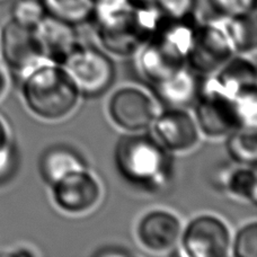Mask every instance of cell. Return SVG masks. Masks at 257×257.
<instances>
[{
  "label": "cell",
  "instance_id": "cell-7",
  "mask_svg": "<svg viewBox=\"0 0 257 257\" xmlns=\"http://www.w3.org/2000/svg\"><path fill=\"white\" fill-rule=\"evenodd\" d=\"M232 233L222 218L202 213L183 226L180 245L189 257H224L230 254Z\"/></svg>",
  "mask_w": 257,
  "mask_h": 257
},
{
  "label": "cell",
  "instance_id": "cell-22",
  "mask_svg": "<svg viewBox=\"0 0 257 257\" xmlns=\"http://www.w3.org/2000/svg\"><path fill=\"white\" fill-rule=\"evenodd\" d=\"M230 254L235 257H257V222H247L231 238Z\"/></svg>",
  "mask_w": 257,
  "mask_h": 257
},
{
  "label": "cell",
  "instance_id": "cell-26",
  "mask_svg": "<svg viewBox=\"0 0 257 257\" xmlns=\"http://www.w3.org/2000/svg\"><path fill=\"white\" fill-rule=\"evenodd\" d=\"M114 249L111 248H107L109 249V251L107 250H98V251H95L94 255L96 256H112V255H130L128 251H123V249H121L120 247H113Z\"/></svg>",
  "mask_w": 257,
  "mask_h": 257
},
{
  "label": "cell",
  "instance_id": "cell-31",
  "mask_svg": "<svg viewBox=\"0 0 257 257\" xmlns=\"http://www.w3.org/2000/svg\"><path fill=\"white\" fill-rule=\"evenodd\" d=\"M40 2H41V0H40Z\"/></svg>",
  "mask_w": 257,
  "mask_h": 257
},
{
  "label": "cell",
  "instance_id": "cell-29",
  "mask_svg": "<svg viewBox=\"0 0 257 257\" xmlns=\"http://www.w3.org/2000/svg\"><path fill=\"white\" fill-rule=\"evenodd\" d=\"M8 2H11V0H0V5L5 4V3H8Z\"/></svg>",
  "mask_w": 257,
  "mask_h": 257
},
{
  "label": "cell",
  "instance_id": "cell-27",
  "mask_svg": "<svg viewBox=\"0 0 257 257\" xmlns=\"http://www.w3.org/2000/svg\"><path fill=\"white\" fill-rule=\"evenodd\" d=\"M7 85H8V81H7V77L5 75V72L0 69V98L3 97L5 91L7 89Z\"/></svg>",
  "mask_w": 257,
  "mask_h": 257
},
{
  "label": "cell",
  "instance_id": "cell-2",
  "mask_svg": "<svg viewBox=\"0 0 257 257\" xmlns=\"http://www.w3.org/2000/svg\"><path fill=\"white\" fill-rule=\"evenodd\" d=\"M162 20L148 0H103L94 5L88 24L104 51L130 58L136 57Z\"/></svg>",
  "mask_w": 257,
  "mask_h": 257
},
{
  "label": "cell",
  "instance_id": "cell-16",
  "mask_svg": "<svg viewBox=\"0 0 257 257\" xmlns=\"http://www.w3.org/2000/svg\"><path fill=\"white\" fill-rule=\"evenodd\" d=\"M84 158L75 149L64 145H56L45 149L39 160L41 178L49 186L70 172L85 168Z\"/></svg>",
  "mask_w": 257,
  "mask_h": 257
},
{
  "label": "cell",
  "instance_id": "cell-10",
  "mask_svg": "<svg viewBox=\"0 0 257 257\" xmlns=\"http://www.w3.org/2000/svg\"><path fill=\"white\" fill-rule=\"evenodd\" d=\"M52 200L67 214L88 213L99 203L102 185L88 168H79L61 177L51 186Z\"/></svg>",
  "mask_w": 257,
  "mask_h": 257
},
{
  "label": "cell",
  "instance_id": "cell-17",
  "mask_svg": "<svg viewBox=\"0 0 257 257\" xmlns=\"http://www.w3.org/2000/svg\"><path fill=\"white\" fill-rule=\"evenodd\" d=\"M217 21L222 27L235 54L248 56L255 51L257 45L255 13L237 16H219Z\"/></svg>",
  "mask_w": 257,
  "mask_h": 257
},
{
  "label": "cell",
  "instance_id": "cell-11",
  "mask_svg": "<svg viewBox=\"0 0 257 257\" xmlns=\"http://www.w3.org/2000/svg\"><path fill=\"white\" fill-rule=\"evenodd\" d=\"M150 128L151 135L171 154L194 149L202 137L194 115L185 107H165L159 111Z\"/></svg>",
  "mask_w": 257,
  "mask_h": 257
},
{
  "label": "cell",
  "instance_id": "cell-18",
  "mask_svg": "<svg viewBox=\"0 0 257 257\" xmlns=\"http://www.w3.org/2000/svg\"><path fill=\"white\" fill-rule=\"evenodd\" d=\"M221 187L229 196L256 205L257 176L255 166L237 165L221 176Z\"/></svg>",
  "mask_w": 257,
  "mask_h": 257
},
{
  "label": "cell",
  "instance_id": "cell-20",
  "mask_svg": "<svg viewBox=\"0 0 257 257\" xmlns=\"http://www.w3.org/2000/svg\"><path fill=\"white\" fill-rule=\"evenodd\" d=\"M226 150L237 165L255 166L257 163V128H238L226 137Z\"/></svg>",
  "mask_w": 257,
  "mask_h": 257
},
{
  "label": "cell",
  "instance_id": "cell-1",
  "mask_svg": "<svg viewBox=\"0 0 257 257\" xmlns=\"http://www.w3.org/2000/svg\"><path fill=\"white\" fill-rule=\"evenodd\" d=\"M202 136L221 139L238 128H257L256 64L235 54L218 71L203 77L193 104Z\"/></svg>",
  "mask_w": 257,
  "mask_h": 257
},
{
  "label": "cell",
  "instance_id": "cell-28",
  "mask_svg": "<svg viewBox=\"0 0 257 257\" xmlns=\"http://www.w3.org/2000/svg\"><path fill=\"white\" fill-rule=\"evenodd\" d=\"M100 2H103V0H91V3H93V6L95 4H97V3H100ZM94 8V7H93Z\"/></svg>",
  "mask_w": 257,
  "mask_h": 257
},
{
  "label": "cell",
  "instance_id": "cell-3",
  "mask_svg": "<svg viewBox=\"0 0 257 257\" xmlns=\"http://www.w3.org/2000/svg\"><path fill=\"white\" fill-rule=\"evenodd\" d=\"M197 23L195 16L163 17L154 34L136 54L138 69L150 86L167 79L187 66Z\"/></svg>",
  "mask_w": 257,
  "mask_h": 257
},
{
  "label": "cell",
  "instance_id": "cell-4",
  "mask_svg": "<svg viewBox=\"0 0 257 257\" xmlns=\"http://www.w3.org/2000/svg\"><path fill=\"white\" fill-rule=\"evenodd\" d=\"M21 79L26 107L42 121L63 120L75 111L82 97L75 80L61 64L43 61Z\"/></svg>",
  "mask_w": 257,
  "mask_h": 257
},
{
  "label": "cell",
  "instance_id": "cell-25",
  "mask_svg": "<svg viewBox=\"0 0 257 257\" xmlns=\"http://www.w3.org/2000/svg\"><path fill=\"white\" fill-rule=\"evenodd\" d=\"M219 16L246 15L256 12V0H209Z\"/></svg>",
  "mask_w": 257,
  "mask_h": 257
},
{
  "label": "cell",
  "instance_id": "cell-24",
  "mask_svg": "<svg viewBox=\"0 0 257 257\" xmlns=\"http://www.w3.org/2000/svg\"><path fill=\"white\" fill-rule=\"evenodd\" d=\"M165 18H187L195 16L197 0H151Z\"/></svg>",
  "mask_w": 257,
  "mask_h": 257
},
{
  "label": "cell",
  "instance_id": "cell-13",
  "mask_svg": "<svg viewBox=\"0 0 257 257\" xmlns=\"http://www.w3.org/2000/svg\"><path fill=\"white\" fill-rule=\"evenodd\" d=\"M182 230V220L175 213L164 209H155L140 218L136 235L145 249L155 254H164L178 247Z\"/></svg>",
  "mask_w": 257,
  "mask_h": 257
},
{
  "label": "cell",
  "instance_id": "cell-6",
  "mask_svg": "<svg viewBox=\"0 0 257 257\" xmlns=\"http://www.w3.org/2000/svg\"><path fill=\"white\" fill-rule=\"evenodd\" d=\"M62 66L75 80L82 97L95 98L111 88L116 69L111 54L80 42Z\"/></svg>",
  "mask_w": 257,
  "mask_h": 257
},
{
  "label": "cell",
  "instance_id": "cell-12",
  "mask_svg": "<svg viewBox=\"0 0 257 257\" xmlns=\"http://www.w3.org/2000/svg\"><path fill=\"white\" fill-rule=\"evenodd\" d=\"M0 51L7 68L18 77L25 76L41 62V53L33 29L9 21L0 34Z\"/></svg>",
  "mask_w": 257,
  "mask_h": 257
},
{
  "label": "cell",
  "instance_id": "cell-30",
  "mask_svg": "<svg viewBox=\"0 0 257 257\" xmlns=\"http://www.w3.org/2000/svg\"><path fill=\"white\" fill-rule=\"evenodd\" d=\"M148 2H151V0H148Z\"/></svg>",
  "mask_w": 257,
  "mask_h": 257
},
{
  "label": "cell",
  "instance_id": "cell-14",
  "mask_svg": "<svg viewBox=\"0 0 257 257\" xmlns=\"http://www.w3.org/2000/svg\"><path fill=\"white\" fill-rule=\"evenodd\" d=\"M33 30L44 60L61 66L81 42L76 26L49 15Z\"/></svg>",
  "mask_w": 257,
  "mask_h": 257
},
{
  "label": "cell",
  "instance_id": "cell-8",
  "mask_svg": "<svg viewBox=\"0 0 257 257\" xmlns=\"http://www.w3.org/2000/svg\"><path fill=\"white\" fill-rule=\"evenodd\" d=\"M159 113L153 94L137 86H122L109 96L107 114L112 123L125 133L145 132Z\"/></svg>",
  "mask_w": 257,
  "mask_h": 257
},
{
  "label": "cell",
  "instance_id": "cell-9",
  "mask_svg": "<svg viewBox=\"0 0 257 257\" xmlns=\"http://www.w3.org/2000/svg\"><path fill=\"white\" fill-rule=\"evenodd\" d=\"M233 56L231 44L217 20L197 23L187 56V67L201 77H206L218 71Z\"/></svg>",
  "mask_w": 257,
  "mask_h": 257
},
{
  "label": "cell",
  "instance_id": "cell-19",
  "mask_svg": "<svg viewBox=\"0 0 257 257\" xmlns=\"http://www.w3.org/2000/svg\"><path fill=\"white\" fill-rule=\"evenodd\" d=\"M47 15L72 26L88 24L93 14L91 0H41Z\"/></svg>",
  "mask_w": 257,
  "mask_h": 257
},
{
  "label": "cell",
  "instance_id": "cell-5",
  "mask_svg": "<svg viewBox=\"0 0 257 257\" xmlns=\"http://www.w3.org/2000/svg\"><path fill=\"white\" fill-rule=\"evenodd\" d=\"M172 155L153 135L125 133L115 145L114 164L128 184L155 192L166 185L172 175Z\"/></svg>",
  "mask_w": 257,
  "mask_h": 257
},
{
  "label": "cell",
  "instance_id": "cell-21",
  "mask_svg": "<svg viewBox=\"0 0 257 257\" xmlns=\"http://www.w3.org/2000/svg\"><path fill=\"white\" fill-rule=\"evenodd\" d=\"M17 166V153L8 125L0 117V184L13 176Z\"/></svg>",
  "mask_w": 257,
  "mask_h": 257
},
{
  "label": "cell",
  "instance_id": "cell-15",
  "mask_svg": "<svg viewBox=\"0 0 257 257\" xmlns=\"http://www.w3.org/2000/svg\"><path fill=\"white\" fill-rule=\"evenodd\" d=\"M202 79L203 77L186 66L151 88L155 98L165 107L189 108L195 102Z\"/></svg>",
  "mask_w": 257,
  "mask_h": 257
},
{
  "label": "cell",
  "instance_id": "cell-23",
  "mask_svg": "<svg viewBox=\"0 0 257 257\" xmlns=\"http://www.w3.org/2000/svg\"><path fill=\"white\" fill-rule=\"evenodd\" d=\"M47 16V12L40 0H17L13 8V21L18 24L35 29Z\"/></svg>",
  "mask_w": 257,
  "mask_h": 257
}]
</instances>
